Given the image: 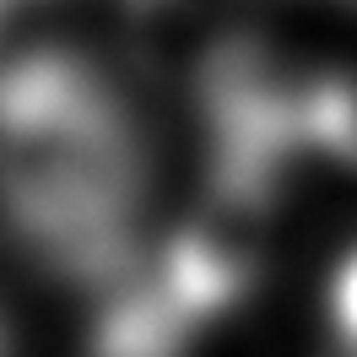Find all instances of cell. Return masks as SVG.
<instances>
[{"label": "cell", "instance_id": "cell-1", "mask_svg": "<svg viewBox=\"0 0 357 357\" xmlns=\"http://www.w3.org/2000/svg\"><path fill=\"white\" fill-rule=\"evenodd\" d=\"M135 201L130 114L76 54H22L0 70V211L44 266L119 282Z\"/></svg>", "mask_w": 357, "mask_h": 357}, {"label": "cell", "instance_id": "cell-2", "mask_svg": "<svg viewBox=\"0 0 357 357\" xmlns=\"http://www.w3.org/2000/svg\"><path fill=\"white\" fill-rule=\"evenodd\" d=\"M325 314H331V331L341 347L357 352V249L335 266L331 276V292H325Z\"/></svg>", "mask_w": 357, "mask_h": 357}, {"label": "cell", "instance_id": "cell-3", "mask_svg": "<svg viewBox=\"0 0 357 357\" xmlns=\"http://www.w3.org/2000/svg\"><path fill=\"white\" fill-rule=\"evenodd\" d=\"M0 335H6V331H0Z\"/></svg>", "mask_w": 357, "mask_h": 357}]
</instances>
